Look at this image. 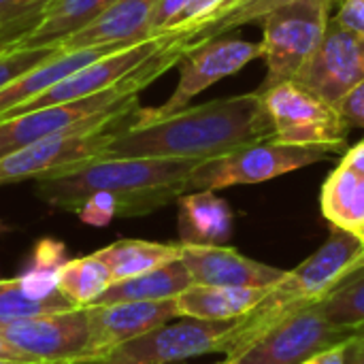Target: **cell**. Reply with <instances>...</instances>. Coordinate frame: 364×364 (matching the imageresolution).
Listing matches in <instances>:
<instances>
[{
	"label": "cell",
	"instance_id": "obj_1",
	"mask_svg": "<svg viewBox=\"0 0 364 364\" xmlns=\"http://www.w3.org/2000/svg\"><path fill=\"white\" fill-rule=\"evenodd\" d=\"M275 139V128L258 92L149 115L136 107L100 158H190L211 160L235 149Z\"/></svg>",
	"mask_w": 364,
	"mask_h": 364
},
{
	"label": "cell",
	"instance_id": "obj_2",
	"mask_svg": "<svg viewBox=\"0 0 364 364\" xmlns=\"http://www.w3.org/2000/svg\"><path fill=\"white\" fill-rule=\"evenodd\" d=\"M205 160L190 158H96L36 181V194L47 205L75 211L90 194L115 196L119 218L147 215L188 194V179Z\"/></svg>",
	"mask_w": 364,
	"mask_h": 364
},
{
	"label": "cell",
	"instance_id": "obj_3",
	"mask_svg": "<svg viewBox=\"0 0 364 364\" xmlns=\"http://www.w3.org/2000/svg\"><path fill=\"white\" fill-rule=\"evenodd\" d=\"M364 264V241L350 230L331 226L328 239L296 269L269 290V294L243 318L235 320L222 354L235 358L279 326L290 316L320 303L337 284Z\"/></svg>",
	"mask_w": 364,
	"mask_h": 364
},
{
	"label": "cell",
	"instance_id": "obj_4",
	"mask_svg": "<svg viewBox=\"0 0 364 364\" xmlns=\"http://www.w3.org/2000/svg\"><path fill=\"white\" fill-rule=\"evenodd\" d=\"M337 2L339 0H288L264 15L262 58L267 62V75L256 87L258 94L294 81L320 47Z\"/></svg>",
	"mask_w": 364,
	"mask_h": 364
},
{
	"label": "cell",
	"instance_id": "obj_5",
	"mask_svg": "<svg viewBox=\"0 0 364 364\" xmlns=\"http://www.w3.org/2000/svg\"><path fill=\"white\" fill-rule=\"evenodd\" d=\"M333 154H346V149L331 145H288L275 139L262 141L200 162L188 179V192H218L235 186L264 183L324 162Z\"/></svg>",
	"mask_w": 364,
	"mask_h": 364
},
{
	"label": "cell",
	"instance_id": "obj_6",
	"mask_svg": "<svg viewBox=\"0 0 364 364\" xmlns=\"http://www.w3.org/2000/svg\"><path fill=\"white\" fill-rule=\"evenodd\" d=\"M275 128V141L288 145H331L348 151V124L339 107L296 83H282L260 94Z\"/></svg>",
	"mask_w": 364,
	"mask_h": 364
},
{
	"label": "cell",
	"instance_id": "obj_7",
	"mask_svg": "<svg viewBox=\"0 0 364 364\" xmlns=\"http://www.w3.org/2000/svg\"><path fill=\"white\" fill-rule=\"evenodd\" d=\"M134 109L105 126L75 130L58 136H49L26 145L13 154L0 158V186L23 181V179H38L43 175L96 160L105 154V147L113 141L117 130L130 119Z\"/></svg>",
	"mask_w": 364,
	"mask_h": 364
},
{
	"label": "cell",
	"instance_id": "obj_8",
	"mask_svg": "<svg viewBox=\"0 0 364 364\" xmlns=\"http://www.w3.org/2000/svg\"><path fill=\"white\" fill-rule=\"evenodd\" d=\"M356 337L358 331L331 324L316 303L284 320L243 354L226 360L228 364H303L316 354L346 346Z\"/></svg>",
	"mask_w": 364,
	"mask_h": 364
},
{
	"label": "cell",
	"instance_id": "obj_9",
	"mask_svg": "<svg viewBox=\"0 0 364 364\" xmlns=\"http://www.w3.org/2000/svg\"><path fill=\"white\" fill-rule=\"evenodd\" d=\"M232 322H203L186 318L177 324H164L143 337H136L98 364H175L205 354H222Z\"/></svg>",
	"mask_w": 364,
	"mask_h": 364
},
{
	"label": "cell",
	"instance_id": "obj_10",
	"mask_svg": "<svg viewBox=\"0 0 364 364\" xmlns=\"http://www.w3.org/2000/svg\"><path fill=\"white\" fill-rule=\"evenodd\" d=\"M262 58V43L220 36L190 47L179 60V81L173 94L160 105L145 109L149 115H168L190 107V100L220 79L239 73L245 64Z\"/></svg>",
	"mask_w": 364,
	"mask_h": 364
},
{
	"label": "cell",
	"instance_id": "obj_11",
	"mask_svg": "<svg viewBox=\"0 0 364 364\" xmlns=\"http://www.w3.org/2000/svg\"><path fill=\"white\" fill-rule=\"evenodd\" d=\"M364 79V36L331 17L326 34L292 83L339 107Z\"/></svg>",
	"mask_w": 364,
	"mask_h": 364
},
{
	"label": "cell",
	"instance_id": "obj_12",
	"mask_svg": "<svg viewBox=\"0 0 364 364\" xmlns=\"http://www.w3.org/2000/svg\"><path fill=\"white\" fill-rule=\"evenodd\" d=\"M0 335L36 363L85 364L90 322L85 307L13 322Z\"/></svg>",
	"mask_w": 364,
	"mask_h": 364
},
{
	"label": "cell",
	"instance_id": "obj_13",
	"mask_svg": "<svg viewBox=\"0 0 364 364\" xmlns=\"http://www.w3.org/2000/svg\"><path fill=\"white\" fill-rule=\"evenodd\" d=\"M171 32L132 43L124 49H117L79 70H75L73 75H68L66 79H62L60 83H55L53 87H49L47 92H43L41 96L11 109L9 113H4L0 117V122L13 119L17 115L43 109V107H51V105H60V102H70L83 96H92L109 85H113L115 81H119L122 77H126L130 70H134L141 62H145L151 53H156L166 41H168Z\"/></svg>",
	"mask_w": 364,
	"mask_h": 364
},
{
	"label": "cell",
	"instance_id": "obj_14",
	"mask_svg": "<svg viewBox=\"0 0 364 364\" xmlns=\"http://www.w3.org/2000/svg\"><path fill=\"white\" fill-rule=\"evenodd\" d=\"M90 343L85 364H98L119 346L143 337L179 318L175 299L156 303H109L87 305Z\"/></svg>",
	"mask_w": 364,
	"mask_h": 364
},
{
	"label": "cell",
	"instance_id": "obj_15",
	"mask_svg": "<svg viewBox=\"0 0 364 364\" xmlns=\"http://www.w3.org/2000/svg\"><path fill=\"white\" fill-rule=\"evenodd\" d=\"M183 245V243H181ZM181 260L194 284L224 288H273L288 271L252 260L226 245H183Z\"/></svg>",
	"mask_w": 364,
	"mask_h": 364
},
{
	"label": "cell",
	"instance_id": "obj_16",
	"mask_svg": "<svg viewBox=\"0 0 364 364\" xmlns=\"http://www.w3.org/2000/svg\"><path fill=\"white\" fill-rule=\"evenodd\" d=\"M156 4L158 0H117L87 28L60 43V47L70 51L107 43L151 38L154 34L149 32V21Z\"/></svg>",
	"mask_w": 364,
	"mask_h": 364
},
{
	"label": "cell",
	"instance_id": "obj_17",
	"mask_svg": "<svg viewBox=\"0 0 364 364\" xmlns=\"http://www.w3.org/2000/svg\"><path fill=\"white\" fill-rule=\"evenodd\" d=\"M179 243L226 245L232 237L235 215L230 205L215 192H188L177 198Z\"/></svg>",
	"mask_w": 364,
	"mask_h": 364
},
{
	"label": "cell",
	"instance_id": "obj_18",
	"mask_svg": "<svg viewBox=\"0 0 364 364\" xmlns=\"http://www.w3.org/2000/svg\"><path fill=\"white\" fill-rule=\"evenodd\" d=\"M271 288H224L192 284L183 290L175 303L179 318H192L203 322H232L250 314Z\"/></svg>",
	"mask_w": 364,
	"mask_h": 364
},
{
	"label": "cell",
	"instance_id": "obj_19",
	"mask_svg": "<svg viewBox=\"0 0 364 364\" xmlns=\"http://www.w3.org/2000/svg\"><path fill=\"white\" fill-rule=\"evenodd\" d=\"M117 0H49L38 23L19 38L15 49L60 47L68 36L87 28Z\"/></svg>",
	"mask_w": 364,
	"mask_h": 364
},
{
	"label": "cell",
	"instance_id": "obj_20",
	"mask_svg": "<svg viewBox=\"0 0 364 364\" xmlns=\"http://www.w3.org/2000/svg\"><path fill=\"white\" fill-rule=\"evenodd\" d=\"M194 284L183 260L168 262L143 275L111 284L94 305L109 303H156L177 299L183 290Z\"/></svg>",
	"mask_w": 364,
	"mask_h": 364
},
{
	"label": "cell",
	"instance_id": "obj_21",
	"mask_svg": "<svg viewBox=\"0 0 364 364\" xmlns=\"http://www.w3.org/2000/svg\"><path fill=\"white\" fill-rule=\"evenodd\" d=\"M181 243H158L143 239H119L98 252H94L111 271L113 284L124 282L168 262L181 260Z\"/></svg>",
	"mask_w": 364,
	"mask_h": 364
},
{
	"label": "cell",
	"instance_id": "obj_22",
	"mask_svg": "<svg viewBox=\"0 0 364 364\" xmlns=\"http://www.w3.org/2000/svg\"><path fill=\"white\" fill-rule=\"evenodd\" d=\"M320 205L331 226L358 232L364 228V177L339 164L322 186Z\"/></svg>",
	"mask_w": 364,
	"mask_h": 364
},
{
	"label": "cell",
	"instance_id": "obj_23",
	"mask_svg": "<svg viewBox=\"0 0 364 364\" xmlns=\"http://www.w3.org/2000/svg\"><path fill=\"white\" fill-rule=\"evenodd\" d=\"M111 284V271L96 254L66 260L58 273L60 292L68 296L77 307L94 305Z\"/></svg>",
	"mask_w": 364,
	"mask_h": 364
},
{
	"label": "cell",
	"instance_id": "obj_24",
	"mask_svg": "<svg viewBox=\"0 0 364 364\" xmlns=\"http://www.w3.org/2000/svg\"><path fill=\"white\" fill-rule=\"evenodd\" d=\"M70 309H77V305L62 292L49 299H36L26 292L19 277L0 279V328L19 320L70 311Z\"/></svg>",
	"mask_w": 364,
	"mask_h": 364
},
{
	"label": "cell",
	"instance_id": "obj_25",
	"mask_svg": "<svg viewBox=\"0 0 364 364\" xmlns=\"http://www.w3.org/2000/svg\"><path fill=\"white\" fill-rule=\"evenodd\" d=\"M320 314L339 328L364 331V264L337 284L320 303Z\"/></svg>",
	"mask_w": 364,
	"mask_h": 364
},
{
	"label": "cell",
	"instance_id": "obj_26",
	"mask_svg": "<svg viewBox=\"0 0 364 364\" xmlns=\"http://www.w3.org/2000/svg\"><path fill=\"white\" fill-rule=\"evenodd\" d=\"M284 2H288V0H241L237 6H232L230 11H224L220 15H215L213 19H209L198 30L186 32L188 45L190 47H196L200 43H207V41H213V38L224 36V34L232 32L235 28L262 21L269 11H273L275 6H279Z\"/></svg>",
	"mask_w": 364,
	"mask_h": 364
},
{
	"label": "cell",
	"instance_id": "obj_27",
	"mask_svg": "<svg viewBox=\"0 0 364 364\" xmlns=\"http://www.w3.org/2000/svg\"><path fill=\"white\" fill-rule=\"evenodd\" d=\"M60 47H36V49H15L6 47L0 51V87L28 73L30 68L43 64L51 55H55Z\"/></svg>",
	"mask_w": 364,
	"mask_h": 364
},
{
	"label": "cell",
	"instance_id": "obj_28",
	"mask_svg": "<svg viewBox=\"0 0 364 364\" xmlns=\"http://www.w3.org/2000/svg\"><path fill=\"white\" fill-rule=\"evenodd\" d=\"M83 224L87 226H109L115 218H119V207L113 194L109 192H94L90 194L75 211H73Z\"/></svg>",
	"mask_w": 364,
	"mask_h": 364
},
{
	"label": "cell",
	"instance_id": "obj_29",
	"mask_svg": "<svg viewBox=\"0 0 364 364\" xmlns=\"http://www.w3.org/2000/svg\"><path fill=\"white\" fill-rule=\"evenodd\" d=\"M58 273L60 269H41V267H28L21 275L19 282L26 288L28 294L36 299H49L60 292L58 288Z\"/></svg>",
	"mask_w": 364,
	"mask_h": 364
},
{
	"label": "cell",
	"instance_id": "obj_30",
	"mask_svg": "<svg viewBox=\"0 0 364 364\" xmlns=\"http://www.w3.org/2000/svg\"><path fill=\"white\" fill-rule=\"evenodd\" d=\"M68 260L66 245L58 239L43 237L34 243L32 256H30V267H41V269H60Z\"/></svg>",
	"mask_w": 364,
	"mask_h": 364
},
{
	"label": "cell",
	"instance_id": "obj_31",
	"mask_svg": "<svg viewBox=\"0 0 364 364\" xmlns=\"http://www.w3.org/2000/svg\"><path fill=\"white\" fill-rule=\"evenodd\" d=\"M49 0H0V26L43 15Z\"/></svg>",
	"mask_w": 364,
	"mask_h": 364
},
{
	"label": "cell",
	"instance_id": "obj_32",
	"mask_svg": "<svg viewBox=\"0 0 364 364\" xmlns=\"http://www.w3.org/2000/svg\"><path fill=\"white\" fill-rule=\"evenodd\" d=\"M192 0H158L154 13H151V21H149V32L154 36L164 34L171 23L179 17V13L190 4Z\"/></svg>",
	"mask_w": 364,
	"mask_h": 364
},
{
	"label": "cell",
	"instance_id": "obj_33",
	"mask_svg": "<svg viewBox=\"0 0 364 364\" xmlns=\"http://www.w3.org/2000/svg\"><path fill=\"white\" fill-rule=\"evenodd\" d=\"M339 111L350 128L364 130V79L339 102Z\"/></svg>",
	"mask_w": 364,
	"mask_h": 364
},
{
	"label": "cell",
	"instance_id": "obj_34",
	"mask_svg": "<svg viewBox=\"0 0 364 364\" xmlns=\"http://www.w3.org/2000/svg\"><path fill=\"white\" fill-rule=\"evenodd\" d=\"M339 9L333 15L341 26L364 36V0H339Z\"/></svg>",
	"mask_w": 364,
	"mask_h": 364
},
{
	"label": "cell",
	"instance_id": "obj_35",
	"mask_svg": "<svg viewBox=\"0 0 364 364\" xmlns=\"http://www.w3.org/2000/svg\"><path fill=\"white\" fill-rule=\"evenodd\" d=\"M41 15L38 17H30V19H21V21H15V23H6V26H0V43H9V45H15L19 38H23L36 23H38Z\"/></svg>",
	"mask_w": 364,
	"mask_h": 364
},
{
	"label": "cell",
	"instance_id": "obj_36",
	"mask_svg": "<svg viewBox=\"0 0 364 364\" xmlns=\"http://www.w3.org/2000/svg\"><path fill=\"white\" fill-rule=\"evenodd\" d=\"M346 358H348V343L337 346V348L326 350V352H320L303 364H346Z\"/></svg>",
	"mask_w": 364,
	"mask_h": 364
},
{
	"label": "cell",
	"instance_id": "obj_37",
	"mask_svg": "<svg viewBox=\"0 0 364 364\" xmlns=\"http://www.w3.org/2000/svg\"><path fill=\"white\" fill-rule=\"evenodd\" d=\"M343 166L352 168L354 173L363 175L364 177V141H360L358 145L350 147L346 154H343V160H341Z\"/></svg>",
	"mask_w": 364,
	"mask_h": 364
},
{
	"label": "cell",
	"instance_id": "obj_38",
	"mask_svg": "<svg viewBox=\"0 0 364 364\" xmlns=\"http://www.w3.org/2000/svg\"><path fill=\"white\" fill-rule=\"evenodd\" d=\"M0 360H9V363H36L30 360L28 356H23L13 343H9L2 335H0Z\"/></svg>",
	"mask_w": 364,
	"mask_h": 364
},
{
	"label": "cell",
	"instance_id": "obj_39",
	"mask_svg": "<svg viewBox=\"0 0 364 364\" xmlns=\"http://www.w3.org/2000/svg\"><path fill=\"white\" fill-rule=\"evenodd\" d=\"M346 364H364V337H356L348 343Z\"/></svg>",
	"mask_w": 364,
	"mask_h": 364
},
{
	"label": "cell",
	"instance_id": "obj_40",
	"mask_svg": "<svg viewBox=\"0 0 364 364\" xmlns=\"http://www.w3.org/2000/svg\"><path fill=\"white\" fill-rule=\"evenodd\" d=\"M0 364H70V363H9V360H0Z\"/></svg>",
	"mask_w": 364,
	"mask_h": 364
},
{
	"label": "cell",
	"instance_id": "obj_41",
	"mask_svg": "<svg viewBox=\"0 0 364 364\" xmlns=\"http://www.w3.org/2000/svg\"><path fill=\"white\" fill-rule=\"evenodd\" d=\"M6 230H9V228H6V226H4V222L0 220V235H2V232H6Z\"/></svg>",
	"mask_w": 364,
	"mask_h": 364
},
{
	"label": "cell",
	"instance_id": "obj_42",
	"mask_svg": "<svg viewBox=\"0 0 364 364\" xmlns=\"http://www.w3.org/2000/svg\"><path fill=\"white\" fill-rule=\"evenodd\" d=\"M6 47H13V45H9V43H0V51H2V49H6Z\"/></svg>",
	"mask_w": 364,
	"mask_h": 364
},
{
	"label": "cell",
	"instance_id": "obj_43",
	"mask_svg": "<svg viewBox=\"0 0 364 364\" xmlns=\"http://www.w3.org/2000/svg\"><path fill=\"white\" fill-rule=\"evenodd\" d=\"M356 235H358V237H360V239H363V241H364V228H360V230H358Z\"/></svg>",
	"mask_w": 364,
	"mask_h": 364
},
{
	"label": "cell",
	"instance_id": "obj_44",
	"mask_svg": "<svg viewBox=\"0 0 364 364\" xmlns=\"http://www.w3.org/2000/svg\"><path fill=\"white\" fill-rule=\"evenodd\" d=\"M215 364H228V360L224 358V360H220V363H215Z\"/></svg>",
	"mask_w": 364,
	"mask_h": 364
},
{
	"label": "cell",
	"instance_id": "obj_45",
	"mask_svg": "<svg viewBox=\"0 0 364 364\" xmlns=\"http://www.w3.org/2000/svg\"><path fill=\"white\" fill-rule=\"evenodd\" d=\"M360 337H364V335H360Z\"/></svg>",
	"mask_w": 364,
	"mask_h": 364
}]
</instances>
